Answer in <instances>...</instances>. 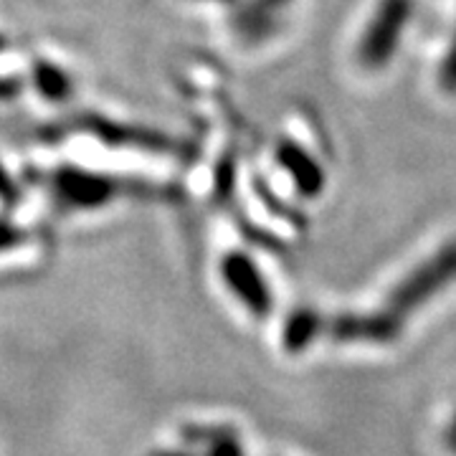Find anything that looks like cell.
<instances>
[{
    "instance_id": "obj_1",
    "label": "cell",
    "mask_w": 456,
    "mask_h": 456,
    "mask_svg": "<svg viewBox=\"0 0 456 456\" xmlns=\"http://www.w3.org/2000/svg\"><path fill=\"white\" fill-rule=\"evenodd\" d=\"M452 281H456V241L441 246L434 256L411 269L380 302L378 310L340 312L325 317L322 335L332 342L391 345L403 335L408 317L421 310L428 299H434Z\"/></svg>"
},
{
    "instance_id": "obj_2",
    "label": "cell",
    "mask_w": 456,
    "mask_h": 456,
    "mask_svg": "<svg viewBox=\"0 0 456 456\" xmlns=\"http://www.w3.org/2000/svg\"><path fill=\"white\" fill-rule=\"evenodd\" d=\"M413 13V0H380L360 38L358 59L365 69L388 66Z\"/></svg>"
},
{
    "instance_id": "obj_3",
    "label": "cell",
    "mask_w": 456,
    "mask_h": 456,
    "mask_svg": "<svg viewBox=\"0 0 456 456\" xmlns=\"http://www.w3.org/2000/svg\"><path fill=\"white\" fill-rule=\"evenodd\" d=\"M51 191L59 200V206L92 211V208L107 206L112 198L125 191V185L110 175H99V173H89L79 167H59L51 175Z\"/></svg>"
},
{
    "instance_id": "obj_4",
    "label": "cell",
    "mask_w": 456,
    "mask_h": 456,
    "mask_svg": "<svg viewBox=\"0 0 456 456\" xmlns=\"http://www.w3.org/2000/svg\"><path fill=\"white\" fill-rule=\"evenodd\" d=\"M221 277L226 287L236 294V299L244 305L254 317H269L274 310V297L266 284V279L259 272L256 261L244 251H231L226 259L221 261Z\"/></svg>"
},
{
    "instance_id": "obj_5",
    "label": "cell",
    "mask_w": 456,
    "mask_h": 456,
    "mask_svg": "<svg viewBox=\"0 0 456 456\" xmlns=\"http://www.w3.org/2000/svg\"><path fill=\"white\" fill-rule=\"evenodd\" d=\"M277 163L292 178L299 196L314 198L325 191V170L317 165V160L312 158L307 150H302L292 140H284L277 147Z\"/></svg>"
},
{
    "instance_id": "obj_6",
    "label": "cell",
    "mask_w": 456,
    "mask_h": 456,
    "mask_svg": "<svg viewBox=\"0 0 456 456\" xmlns=\"http://www.w3.org/2000/svg\"><path fill=\"white\" fill-rule=\"evenodd\" d=\"M322 325H325V314L317 312L314 307H299V310H294L287 317L284 330H281V347L287 353H292V355L305 353L312 342L322 335Z\"/></svg>"
},
{
    "instance_id": "obj_7",
    "label": "cell",
    "mask_w": 456,
    "mask_h": 456,
    "mask_svg": "<svg viewBox=\"0 0 456 456\" xmlns=\"http://www.w3.org/2000/svg\"><path fill=\"white\" fill-rule=\"evenodd\" d=\"M185 439L191 444H203L206 446V456H244L241 441L236 436L233 428L228 426H191L185 428Z\"/></svg>"
},
{
    "instance_id": "obj_8",
    "label": "cell",
    "mask_w": 456,
    "mask_h": 456,
    "mask_svg": "<svg viewBox=\"0 0 456 456\" xmlns=\"http://www.w3.org/2000/svg\"><path fill=\"white\" fill-rule=\"evenodd\" d=\"M31 82L36 92L49 102H66L74 92V82L61 66L51 64L46 59H38L31 69Z\"/></svg>"
},
{
    "instance_id": "obj_9",
    "label": "cell",
    "mask_w": 456,
    "mask_h": 456,
    "mask_svg": "<svg viewBox=\"0 0 456 456\" xmlns=\"http://www.w3.org/2000/svg\"><path fill=\"white\" fill-rule=\"evenodd\" d=\"M289 0H251V5L239 13L236 23L239 28L246 36H266L272 31V23H274V16L272 11L274 8H284Z\"/></svg>"
},
{
    "instance_id": "obj_10",
    "label": "cell",
    "mask_w": 456,
    "mask_h": 456,
    "mask_svg": "<svg viewBox=\"0 0 456 456\" xmlns=\"http://www.w3.org/2000/svg\"><path fill=\"white\" fill-rule=\"evenodd\" d=\"M441 86L446 92H454L456 94V31L454 41H452V49H449L446 59H444V66H441Z\"/></svg>"
},
{
    "instance_id": "obj_11",
    "label": "cell",
    "mask_w": 456,
    "mask_h": 456,
    "mask_svg": "<svg viewBox=\"0 0 456 456\" xmlns=\"http://www.w3.org/2000/svg\"><path fill=\"white\" fill-rule=\"evenodd\" d=\"M23 241V233L13 228L11 224H5V221H0V251L3 248H13Z\"/></svg>"
},
{
    "instance_id": "obj_12",
    "label": "cell",
    "mask_w": 456,
    "mask_h": 456,
    "mask_svg": "<svg viewBox=\"0 0 456 456\" xmlns=\"http://www.w3.org/2000/svg\"><path fill=\"white\" fill-rule=\"evenodd\" d=\"M0 198L3 200H13L16 198V185H13L11 175L3 170V165H0Z\"/></svg>"
},
{
    "instance_id": "obj_13",
    "label": "cell",
    "mask_w": 456,
    "mask_h": 456,
    "mask_svg": "<svg viewBox=\"0 0 456 456\" xmlns=\"http://www.w3.org/2000/svg\"><path fill=\"white\" fill-rule=\"evenodd\" d=\"M444 444H446V449L456 454V411L454 416H452V421L446 426V431H444Z\"/></svg>"
},
{
    "instance_id": "obj_14",
    "label": "cell",
    "mask_w": 456,
    "mask_h": 456,
    "mask_svg": "<svg viewBox=\"0 0 456 456\" xmlns=\"http://www.w3.org/2000/svg\"><path fill=\"white\" fill-rule=\"evenodd\" d=\"M152 456H196V454H191V452H158V454H152Z\"/></svg>"
},
{
    "instance_id": "obj_15",
    "label": "cell",
    "mask_w": 456,
    "mask_h": 456,
    "mask_svg": "<svg viewBox=\"0 0 456 456\" xmlns=\"http://www.w3.org/2000/svg\"><path fill=\"white\" fill-rule=\"evenodd\" d=\"M208 3H236V0H208Z\"/></svg>"
},
{
    "instance_id": "obj_16",
    "label": "cell",
    "mask_w": 456,
    "mask_h": 456,
    "mask_svg": "<svg viewBox=\"0 0 456 456\" xmlns=\"http://www.w3.org/2000/svg\"><path fill=\"white\" fill-rule=\"evenodd\" d=\"M0 46H3V44H0Z\"/></svg>"
}]
</instances>
